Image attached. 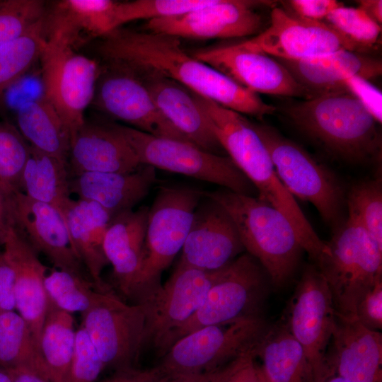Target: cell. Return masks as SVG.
<instances>
[{
  "label": "cell",
  "instance_id": "obj_1",
  "mask_svg": "<svg viewBox=\"0 0 382 382\" xmlns=\"http://www.w3.org/2000/svg\"><path fill=\"white\" fill-rule=\"evenodd\" d=\"M95 51L110 67L140 78L156 75L242 115L262 119L276 111L252 92L187 53L179 38L116 28L99 37Z\"/></svg>",
  "mask_w": 382,
  "mask_h": 382
},
{
  "label": "cell",
  "instance_id": "obj_2",
  "mask_svg": "<svg viewBox=\"0 0 382 382\" xmlns=\"http://www.w3.org/2000/svg\"><path fill=\"white\" fill-rule=\"evenodd\" d=\"M284 113L301 132L333 158L355 164L381 158L378 123L347 90L289 104Z\"/></svg>",
  "mask_w": 382,
  "mask_h": 382
},
{
  "label": "cell",
  "instance_id": "obj_3",
  "mask_svg": "<svg viewBox=\"0 0 382 382\" xmlns=\"http://www.w3.org/2000/svg\"><path fill=\"white\" fill-rule=\"evenodd\" d=\"M204 194L227 212L245 251L261 265L270 284L277 289L289 283L304 250L287 218L258 197L225 188Z\"/></svg>",
  "mask_w": 382,
  "mask_h": 382
},
{
  "label": "cell",
  "instance_id": "obj_4",
  "mask_svg": "<svg viewBox=\"0 0 382 382\" xmlns=\"http://www.w3.org/2000/svg\"><path fill=\"white\" fill-rule=\"evenodd\" d=\"M192 93L208 116L220 145L253 185L257 197L280 211L291 223L299 222L303 213L279 179L253 122L239 112Z\"/></svg>",
  "mask_w": 382,
  "mask_h": 382
},
{
  "label": "cell",
  "instance_id": "obj_5",
  "mask_svg": "<svg viewBox=\"0 0 382 382\" xmlns=\"http://www.w3.org/2000/svg\"><path fill=\"white\" fill-rule=\"evenodd\" d=\"M253 126L288 192L312 204L331 230L337 228L347 218V192L335 174L276 129L253 122Z\"/></svg>",
  "mask_w": 382,
  "mask_h": 382
},
{
  "label": "cell",
  "instance_id": "obj_6",
  "mask_svg": "<svg viewBox=\"0 0 382 382\" xmlns=\"http://www.w3.org/2000/svg\"><path fill=\"white\" fill-rule=\"evenodd\" d=\"M204 192L180 185L159 189L149 209L144 259L134 303H146L161 289V274L182 250Z\"/></svg>",
  "mask_w": 382,
  "mask_h": 382
},
{
  "label": "cell",
  "instance_id": "obj_7",
  "mask_svg": "<svg viewBox=\"0 0 382 382\" xmlns=\"http://www.w3.org/2000/svg\"><path fill=\"white\" fill-rule=\"evenodd\" d=\"M330 254L318 266L330 290L337 314L354 318L361 296L382 280V246L353 218L334 231Z\"/></svg>",
  "mask_w": 382,
  "mask_h": 382
},
{
  "label": "cell",
  "instance_id": "obj_8",
  "mask_svg": "<svg viewBox=\"0 0 382 382\" xmlns=\"http://www.w3.org/2000/svg\"><path fill=\"white\" fill-rule=\"evenodd\" d=\"M270 324L264 316L197 329L175 341L158 366L165 374H199L218 370L256 349Z\"/></svg>",
  "mask_w": 382,
  "mask_h": 382
},
{
  "label": "cell",
  "instance_id": "obj_9",
  "mask_svg": "<svg viewBox=\"0 0 382 382\" xmlns=\"http://www.w3.org/2000/svg\"><path fill=\"white\" fill-rule=\"evenodd\" d=\"M270 284L261 265L248 253L240 255L224 269L197 311L170 333L161 357L175 341L197 329L264 316Z\"/></svg>",
  "mask_w": 382,
  "mask_h": 382
},
{
  "label": "cell",
  "instance_id": "obj_10",
  "mask_svg": "<svg viewBox=\"0 0 382 382\" xmlns=\"http://www.w3.org/2000/svg\"><path fill=\"white\" fill-rule=\"evenodd\" d=\"M117 127L141 165L214 183L236 193L257 195L228 156L208 152L187 141L156 137L127 126Z\"/></svg>",
  "mask_w": 382,
  "mask_h": 382
},
{
  "label": "cell",
  "instance_id": "obj_11",
  "mask_svg": "<svg viewBox=\"0 0 382 382\" xmlns=\"http://www.w3.org/2000/svg\"><path fill=\"white\" fill-rule=\"evenodd\" d=\"M43 96L54 108L69 131L70 140L85 123L101 72L98 62L75 48L46 37L40 59Z\"/></svg>",
  "mask_w": 382,
  "mask_h": 382
},
{
  "label": "cell",
  "instance_id": "obj_12",
  "mask_svg": "<svg viewBox=\"0 0 382 382\" xmlns=\"http://www.w3.org/2000/svg\"><path fill=\"white\" fill-rule=\"evenodd\" d=\"M81 323L105 368L115 371L136 367L144 347L146 308L127 304L113 291H99L81 313Z\"/></svg>",
  "mask_w": 382,
  "mask_h": 382
},
{
  "label": "cell",
  "instance_id": "obj_13",
  "mask_svg": "<svg viewBox=\"0 0 382 382\" xmlns=\"http://www.w3.org/2000/svg\"><path fill=\"white\" fill-rule=\"evenodd\" d=\"M336 311L328 283L316 265L303 270L279 319L303 349L311 382H321Z\"/></svg>",
  "mask_w": 382,
  "mask_h": 382
},
{
  "label": "cell",
  "instance_id": "obj_14",
  "mask_svg": "<svg viewBox=\"0 0 382 382\" xmlns=\"http://www.w3.org/2000/svg\"><path fill=\"white\" fill-rule=\"evenodd\" d=\"M240 43L284 60H301L338 50L368 53L374 49L357 42L323 21L305 18L279 7L272 9L270 24L265 30Z\"/></svg>",
  "mask_w": 382,
  "mask_h": 382
},
{
  "label": "cell",
  "instance_id": "obj_15",
  "mask_svg": "<svg viewBox=\"0 0 382 382\" xmlns=\"http://www.w3.org/2000/svg\"><path fill=\"white\" fill-rule=\"evenodd\" d=\"M225 267L209 272L178 263L166 283L144 303V347L149 345L161 357L168 336L197 311Z\"/></svg>",
  "mask_w": 382,
  "mask_h": 382
},
{
  "label": "cell",
  "instance_id": "obj_16",
  "mask_svg": "<svg viewBox=\"0 0 382 382\" xmlns=\"http://www.w3.org/2000/svg\"><path fill=\"white\" fill-rule=\"evenodd\" d=\"M271 1L214 0L207 6L190 12L147 21L149 32L192 39L231 38L257 33L262 24L254 11Z\"/></svg>",
  "mask_w": 382,
  "mask_h": 382
},
{
  "label": "cell",
  "instance_id": "obj_17",
  "mask_svg": "<svg viewBox=\"0 0 382 382\" xmlns=\"http://www.w3.org/2000/svg\"><path fill=\"white\" fill-rule=\"evenodd\" d=\"M92 103L141 132L188 141L161 114L143 81L127 71L110 66L101 71Z\"/></svg>",
  "mask_w": 382,
  "mask_h": 382
},
{
  "label": "cell",
  "instance_id": "obj_18",
  "mask_svg": "<svg viewBox=\"0 0 382 382\" xmlns=\"http://www.w3.org/2000/svg\"><path fill=\"white\" fill-rule=\"evenodd\" d=\"M192 56L257 94L311 98L277 59L241 43L200 50Z\"/></svg>",
  "mask_w": 382,
  "mask_h": 382
},
{
  "label": "cell",
  "instance_id": "obj_19",
  "mask_svg": "<svg viewBox=\"0 0 382 382\" xmlns=\"http://www.w3.org/2000/svg\"><path fill=\"white\" fill-rule=\"evenodd\" d=\"M244 252L231 216L204 192L194 212L178 263L201 270L216 271Z\"/></svg>",
  "mask_w": 382,
  "mask_h": 382
},
{
  "label": "cell",
  "instance_id": "obj_20",
  "mask_svg": "<svg viewBox=\"0 0 382 382\" xmlns=\"http://www.w3.org/2000/svg\"><path fill=\"white\" fill-rule=\"evenodd\" d=\"M7 191L10 214L34 249L45 255L54 268L91 280L74 250L59 212L49 204L29 198L20 190Z\"/></svg>",
  "mask_w": 382,
  "mask_h": 382
},
{
  "label": "cell",
  "instance_id": "obj_21",
  "mask_svg": "<svg viewBox=\"0 0 382 382\" xmlns=\"http://www.w3.org/2000/svg\"><path fill=\"white\" fill-rule=\"evenodd\" d=\"M330 376L350 382H382L381 332L368 329L356 317L336 313L323 381Z\"/></svg>",
  "mask_w": 382,
  "mask_h": 382
},
{
  "label": "cell",
  "instance_id": "obj_22",
  "mask_svg": "<svg viewBox=\"0 0 382 382\" xmlns=\"http://www.w3.org/2000/svg\"><path fill=\"white\" fill-rule=\"evenodd\" d=\"M2 253L14 272L16 310L25 320L40 349L41 331L49 307L45 286L47 268L11 216Z\"/></svg>",
  "mask_w": 382,
  "mask_h": 382
},
{
  "label": "cell",
  "instance_id": "obj_23",
  "mask_svg": "<svg viewBox=\"0 0 382 382\" xmlns=\"http://www.w3.org/2000/svg\"><path fill=\"white\" fill-rule=\"evenodd\" d=\"M69 177L86 172L130 173L140 163L116 124L85 123L70 140Z\"/></svg>",
  "mask_w": 382,
  "mask_h": 382
},
{
  "label": "cell",
  "instance_id": "obj_24",
  "mask_svg": "<svg viewBox=\"0 0 382 382\" xmlns=\"http://www.w3.org/2000/svg\"><path fill=\"white\" fill-rule=\"evenodd\" d=\"M149 209L141 207L112 218L103 243L105 255L112 267L114 285L133 303L144 259Z\"/></svg>",
  "mask_w": 382,
  "mask_h": 382
},
{
  "label": "cell",
  "instance_id": "obj_25",
  "mask_svg": "<svg viewBox=\"0 0 382 382\" xmlns=\"http://www.w3.org/2000/svg\"><path fill=\"white\" fill-rule=\"evenodd\" d=\"M277 59L311 98L347 90L345 81L352 77L369 80L382 73L381 60L349 50H338L301 60Z\"/></svg>",
  "mask_w": 382,
  "mask_h": 382
},
{
  "label": "cell",
  "instance_id": "obj_26",
  "mask_svg": "<svg viewBox=\"0 0 382 382\" xmlns=\"http://www.w3.org/2000/svg\"><path fill=\"white\" fill-rule=\"evenodd\" d=\"M164 117L190 142L221 155L223 148L209 119L188 88L156 75L140 77Z\"/></svg>",
  "mask_w": 382,
  "mask_h": 382
},
{
  "label": "cell",
  "instance_id": "obj_27",
  "mask_svg": "<svg viewBox=\"0 0 382 382\" xmlns=\"http://www.w3.org/2000/svg\"><path fill=\"white\" fill-rule=\"evenodd\" d=\"M156 182V169L141 165L130 173L86 172L69 178L71 193L94 202L114 216L133 209Z\"/></svg>",
  "mask_w": 382,
  "mask_h": 382
},
{
  "label": "cell",
  "instance_id": "obj_28",
  "mask_svg": "<svg viewBox=\"0 0 382 382\" xmlns=\"http://www.w3.org/2000/svg\"><path fill=\"white\" fill-rule=\"evenodd\" d=\"M63 218L74 250L91 279L98 290H111L101 277L103 269L109 264L103 243L111 215L94 202L71 199Z\"/></svg>",
  "mask_w": 382,
  "mask_h": 382
},
{
  "label": "cell",
  "instance_id": "obj_29",
  "mask_svg": "<svg viewBox=\"0 0 382 382\" xmlns=\"http://www.w3.org/2000/svg\"><path fill=\"white\" fill-rule=\"evenodd\" d=\"M117 1L112 0H62L46 11V37L74 48L85 38L101 37L112 30Z\"/></svg>",
  "mask_w": 382,
  "mask_h": 382
},
{
  "label": "cell",
  "instance_id": "obj_30",
  "mask_svg": "<svg viewBox=\"0 0 382 382\" xmlns=\"http://www.w3.org/2000/svg\"><path fill=\"white\" fill-rule=\"evenodd\" d=\"M256 357L269 382H311L303 349L279 320L270 325L256 349Z\"/></svg>",
  "mask_w": 382,
  "mask_h": 382
},
{
  "label": "cell",
  "instance_id": "obj_31",
  "mask_svg": "<svg viewBox=\"0 0 382 382\" xmlns=\"http://www.w3.org/2000/svg\"><path fill=\"white\" fill-rule=\"evenodd\" d=\"M69 178L67 161L30 146L20 191L33 200L53 207L63 217L71 200Z\"/></svg>",
  "mask_w": 382,
  "mask_h": 382
},
{
  "label": "cell",
  "instance_id": "obj_32",
  "mask_svg": "<svg viewBox=\"0 0 382 382\" xmlns=\"http://www.w3.org/2000/svg\"><path fill=\"white\" fill-rule=\"evenodd\" d=\"M18 129L35 149L67 161L70 135L59 114L42 96L21 104L16 114Z\"/></svg>",
  "mask_w": 382,
  "mask_h": 382
},
{
  "label": "cell",
  "instance_id": "obj_33",
  "mask_svg": "<svg viewBox=\"0 0 382 382\" xmlns=\"http://www.w3.org/2000/svg\"><path fill=\"white\" fill-rule=\"evenodd\" d=\"M75 336L72 314L58 308L49 301L40 338V351L50 382H67Z\"/></svg>",
  "mask_w": 382,
  "mask_h": 382
},
{
  "label": "cell",
  "instance_id": "obj_34",
  "mask_svg": "<svg viewBox=\"0 0 382 382\" xmlns=\"http://www.w3.org/2000/svg\"><path fill=\"white\" fill-rule=\"evenodd\" d=\"M0 367L25 368L49 381L40 349L25 320L15 311L0 313Z\"/></svg>",
  "mask_w": 382,
  "mask_h": 382
},
{
  "label": "cell",
  "instance_id": "obj_35",
  "mask_svg": "<svg viewBox=\"0 0 382 382\" xmlns=\"http://www.w3.org/2000/svg\"><path fill=\"white\" fill-rule=\"evenodd\" d=\"M45 16L18 37L0 46V102L37 59L46 40Z\"/></svg>",
  "mask_w": 382,
  "mask_h": 382
},
{
  "label": "cell",
  "instance_id": "obj_36",
  "mask_svg": "<svg viewBox=\"0 0 382 382\" xmlns=\"http://www.w3.org/2000/svg\"><path fill=\"white\" fill-rule=\"evenodd\" d=\"M45 286L49 301L69 313L87 311L101 291L91 280L54 267L46 274Z\"/></svg>",
  "mask_w": 382,
  "mask_h": 382
},
{
  "label": "cell",
  "instance_id": "obj_37",
  "mask_svg": "<svg viewBox=\"0 0 382 382\" xmlns=\"http://www.w3.org/2000/svg\"><path fill=\"white\" fill-rule=\"evenodd\" d=\"M347 216L364 227L382 246V183L381 178L360 181L347 192Z\"/></svg>",
  "mask_w": 382,
  "mask_h": 382
},
{
  "label": "cell",
  "instance_id": "obj_38",
  "mask_svg": "<svg viewBox=\"0 0 382 382\" xmlns=\"http://www.w3.org/2000/svg\"><path fill=\"white\" fill-rule=\"evenodd\" d=\"M214 0H135L117 1L112 15V30L140 19L152 20L181 15L212 4Z\"/></svg>",
  "mask_w": 382,
  "mask_h": 382
},
{
  "label": "cell",
  "instance_id": "obj_39",
  "mask_svg": "<svg viewBox=\"0 0 382 382\" xmlns=\"http://www.w3.org/2000/svg\"><path fill=\"white\" fill-rule=\"evenodd\" d=\"M29 151L30 145L18 128L0 121V183L6 189L20 190Z\"/></svg>",
  "mask_w": 382,
  "mask_h": 382
},
{
  "label": "cell",
  "instance_id": "obj_40",
  "mask_svg": "<svg viewBox=\"0 0 382 382\" xmlns=\"http://www.w3.org/2000/svg\"><path fill=\"white\" fill-rule=\"evenodd\" d=\"M41 0L0 1V46L29 30L46 14Z\"/></svg>",
  "mask_w": 382,
  "mask_h": 382
},
{
  "label": "cell",
  "instance_id": "obj_41",
  "mask_svg": "<svg viewBox=\"0 0 382 382\" xmlns=\"http://www.w3.org/2000/svg\"><path fill=\"white\" fill-rule=\"evenodd\" d=\"M324 21L357 42L372 48L381 31V25L359 7L343 6L332 11Z\"/></svg>",
  "mask_w": 382,
  "mask_h": 382
},
{
  "label": "cell",
  "instance_id": "obj_42",
  "mask_svg": "<svg viewBox=\"0 0 382 382\" xmlns=\"http://www.w3.org/2000/svg\"><path fill=\"white\" fill-rule=\"evenodd\" d=\"M104 364L81 325L76 330L74 353L67 382H96Z\"/></svg>",
  "mask_w": 382,
  "mask_h": 382
},
{
  "label": "cell",
  "instance_id": "obj_43",
  "mask_svg": "<svg viewBox=\"0 0 382 382\" xmlns=\"http://www.w3.org/2000/svg\"><path fill=\"white\" fill-rule=\"evenodd\" d=\"M355 317L368 329H382V280L361 296L357 304Z\"/></svg>",
  "mask_w": 382,
  "mask_h": 382
},
{
  "label": "cell",
  "instance_id": "obj_44",
  "mask_svg": "<svg viewBox=\"0 0 382 382\" xmlns=\"http://www.w3.org/2000/svg\"><path fill=\"white\" fill-rule=\"evenodd\" d=\"M347 90L353 94L378 123L382 121V94L369 80L354 76L345 81Z\"/></svg>",
  "mask_w": 382,
  "mask_h": 382
},
{
  "label": "cell",
  "instance_id": "obj_45",
  "mask_svg": "<svg viewBox=\"0 0 382 382\" xmlns=\"http://www.w3.org/2000/svg\"><path fill=\"white\" fill-rule=\"evenodd\" d=\"M287 4L295 14L314 21H322L332 11L344 6L335 0H291Z\"/></svg>",
  "mask_w": 382,
  "mask_h": 382
},
{
  "label": "cell",
  "instance_id": "obj_46",
  "mask_svg": "<svg viewBox=\"0 0 382 382\" xmlns=\"http://www.w3.org/2000/svg\"><path fill=\"white\" fill-rule=\"evenodd\" d=\"M16 310L13 270L0 250V313Z\"/></svg>",
  "mask_w": 382,
  "mask_h": 382
},
{
  "label": "cell",
  "instance_id": "obj_47",
  "mask_svg": "<svg viewBox=\"0 0 382 382\" xmlns=\"http://www.w3.org/2000/svg\"><path fill=\"white\" fill-rule=\"evenodd\" d=\"M165 375L158 365L146 369L134 367L115 371L111 376L96 382H158Z\"/></svg>",
  "mask_w": 382,
  "mask_h": 382
},
{
  "label": "cell",
  "instance_id": "obj_48",
  "mask_svg": "<svg viewBox=\"0 0 382 382\" xmlns=\"http://www.w3.org/2000/svg\"><path fill=\"white\" fill-rule=\"evenodd\" d=\"M228 382H269L255 357H251L243 364L231 376Z\"/></svg>",
  "mask_w": 382,
  "mask_h": 382
},
{
  "label": "cell",
  "instance_id": "obj_49",
  "mask_svg": "<svg viewBox=\"0 0 382 382\" xmlns=\"http://www.w3.org/2000/svg\"><path fill=\"white\" fill-rule=\"evenodd\" d=\"M10 221L8 191L0 183V248L4 246Z\"/></svg>",
  "mask_w": 382,
  "mask_h": 382
},
{
  "label": "cell",
  "instance_id": "obj_50",
  "mask_svg": "<svg viewBox=\"0 0 382 382\" xmlns=\"http://www.w3.org/2000/svg\"><path fill=\"white\" fill-rule=\"evenodd\" d=\"M251 357H255L254 355H248L241 357L218 370L210 372L205 382H228L232 374Z\"/></svg>",
  "mask_w": 382,
  "mask_h": 382
},
{
  "label": "cell",
  "instance_id": "obj_51",
  "mask_svg": "<svg viewBox=\"0 0 382 382\" xmlns=\"http://www.w3.org/2000/svg\"><path fill=\"white\" fill-rule=\"evenodd\" d=\"M5 369L11 375L13 382H49L25 368L16 367Z\"/></svg>",
  "mask_w": 382,
  "mask_h": 382
},
{
  "label": "cell",
  "instance_id": "obj_52",
  "mask_svg": "<svg viewBox=\"0 0 382 382\" xmlns=\"http://www.w3.org/2000/svg\"><path fill=\"white\" fill-rule=\"evenodd\" d=\"M359 8L363 10L373 21L381 25L382 22L381 0L357 1Z\"/></svg>",
  "mask_w": 382,
  "mask_h": 382
},
{
  "label": "cell",
  "instance_id": "obj_53",
  "mask_svg": "<svg viewBox=\"0 0 382 382\" xmlns=\"http://www.w3.org/2000/svg\"><path fill=\"white\" fill-rule=\"evenodd\" d=\"M209 373L199 374H166L158 382H205Z\"/></svg>",
  "mask_w": 382,
  "mask_h": 382
},
{
  "label": "cell",
  "instance_id": "obj_54",
  "mask_svg": "<svg viewBox=\"0 0 382 382\" xmlns=\"http://www.w3.org/2000/svg\"><path fill=\"white\" fill-rule=\"evenodd\" d=\"M0 382H13L8 372L0 367Z\"/></svg>",
  "mask_w": 382,
  "mask_h": 382
},
{
  "label": "cell",
  "instance_id": "obj_55",
  "mask_svg": "<svg viewBox=\"0 0 382 382\" xmlns=\"http://www.w3.org/2000/svg\"><path fill=\"white\" fill-rule=\"evenodd\" d=\"M322 382H350L337 376H330L323 379Z\"/></svg>",
  "mask_w": 382,
  "mask_h": 382
}]
</instances>
